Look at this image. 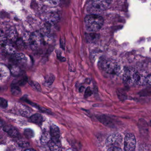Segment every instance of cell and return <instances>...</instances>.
I'll return each instance as SVG.
<instances>
[{
    "instance_id": "cell-1",
    "label": "cell",
    "mask_w": 151,
    "mask_h": 151,
    "mask_svg": "<svg viewBox=\"0 0 151 151\" xmlns=\"http://www.w3.org/2000/svg\"><path fill=\"white\" fill-rule=\"evenodd\" d=\"M86 29L88 32H95L100 30L104 24V19L101 16L89 15L86 16L84 19Z\"/></svg>"
},
{
    "instance_id": "cell-2",
    "label": "cell",
    "mask_w": 151,
    "mask_h": 151,
    "mask_svg": "<svg viewBox=\"0 0 151 151\" xmlns=\"http://www.w3.org/2000/svg\"><path fill=\"white\" fill-rule=\"evenodd\" d=\"M100 68L106 73L110 74H117L119 67L114 61L109 59H103L100 62Z\"/></svg>"
},
{
    "instance_id": "cell-3",
    "label": "cell",
    "mask_w": 151,
    "mask_h": 151,
    "mask_svg": "<svg viewBox=\"0 0 151 151\" xmlns=\"http://www.w3.org/2000/svg\"><path fill=\"white\" fill-rule=\"evenodd\" d=\"M139 73L135 69L132 67L127 68L123 74L124 81L129 85L137 83L139 78Z\"/></svg>"
},
{
    "instance_id": "cell-4",
    "label": "cell",
    "mask_w": 151,
    "mask_h": 151,
    "mask_svg": "<svg viewBox=\"0 0 151 151\" xmlns=\"http://www.w3.org/2000/svg\"><path fill=\"white\" fill-rule=\"evenodd\" d=\"M43 42L42 35L39 32H34L31 35L29 40V43L31 48L37 49L41 47Z\"/></svg>"
},
{
    "instance_id": "cell-5",
    "label": "cell",
    "mask_w": 151,
    "mask_h": 151,
    "mask_svg": "<svg viewBox=\"0 0 151 151\" xmlns=\"http://www.w3.org/2000/svg\"><path fill=\"white\" fill-rule=\"evenodd\" d=\"M136 145V140L134 135L128 134L124 139V150L125 151H134Z\"/></svg>"
},
{
    "instance_id": "cell-6",
    "label": "cell",
    "mask_w": 151,
    "mask_h": 151,
    "mask_svg": "<svg viewBox=\"0 0 151 151\" xmlns=\"http://www.w3.org/2000/svg\"><path fill=\"white\" fill-rule=\"evenodd\" d=\"M123 141L122 136L120 134H114L111 135L107 138V144L111 146L118 147L122 143Z\"/></svg>"
},
{
    "instance_id": "cell-7",
    "label": "cell",
    "mask_w": 151,
    "mask_h": 151,
    "mask_svg": "<svg viewBox=\"0 0 151 151\" xmlns=\"http://www.w3.org/2000/svg\"><path fill=\"white\" fill-rule=\"evenodd\" d=\"M13 60L15 63L18 66L24 67L27 65V58L23 54L18 53L14 54L13 57Z\"/></svg>"
},
{
    "instance_id": "cell-8",
    "label": "cell",
    "mask_w": 151,
    "mask_h": 151,
    "mask_svg": "<svg viewBox=\"0 0 151 151\" xmlns=\"http://www.w3.org/2000/svg\"><path fill=\"white\" fill-rule=\"evenodd\" d=\"M92 3L95 9L102 11L107 9L110 4L108 0H92Z\"/></svg>"
},
{
    "instance_id": "cell-9",
    "label": "cell",
    "mask_w": 151,
    "mask_h": 151,
    "mask_svg": "<svg viewBox=\"0 0 151 151\" xmlns=\"http://www.w3.org/2000/svg\"><path fill=\"white\" fill-rule=\"evenodd\" d=\"M48 146L51 151H61L62 145L60 139H50L48 142Z\"/></svg>"
},
{
    "instance_id": "cell-10",
    "label": "cell",
    "mask_w": 151,
    "mask_h": 151,
    "mask_svg": "<svg viewBox=\"0 0 151 151\" xmlns=\"http://www.w3.org/2000/svg\"><path fill=\"white\" fill-rule=\"evenodd\" d=\"M3 130L8 134L13 137H18L19 135V132L14 127L11 125H6L3 127Z\"/></svg>"
},
{
    "instance_id": "cell-11",
    "label": "cell",
    "mask_w": 151,
    "mask_h": 151,
    "mask_svg": "<svg viewBox=\"0 0 151 151\" xmlns=\"http://www.w3.org/2000/svg\"><path fill=\"white\" fill-rule=\"evenodd\" d=\"M50 135L51 139H60V130L56 125H51L50 127Z\"/></svg>"
},
{
    "instance_id": "cell-12",
    "label": "cell",
    "mask_w": 151,
    "mask_h": 151,
    "mask_svg": "<svg viewBox=\"0 0 151 151\" xmlns=\"http://www.w3.org/2000/svg\"><path fill=\"white\" fill-rule=\"evenodd\" d=\"M31 121L35 124L40 125L43 122V118L41 114H36L32 115L30 118Z\"/></svg>"
},
{
    "instance_id": "cell-13",
    "label": "cell",
    "mask_w": 151,
    "mask_h": 151,
    "mask_svg": "<svg viewBox=\"0 0 151 151\" xmlns=\"http://www.w3.org/2000/svg\"><path fill=\"white\" fill-rule=\"evenodd\" d=\"M9 71L5 65L0 64V79H4L9 75Z\"/></svg>"
},
{
    "instance_id": "cell-14",
    "label": "cell",
    "mask_w": 151,
    "mask_h": 151,
    "mask_svg": "<svg viewBox=\"0 0 151 151\" xmlns=\"http://www.w3.org/2000/svg\"><path fill=\"white\" fill-rule=\"evenodd\" d=\"M11 91L14 96H19L21 94V90L18 85L13 84L11 87Z\"/></svg>"
},
{
    "instance_id": "cell-15",
    "label": "cell",
    "mask_w": 151,
    "mask_h": 151,
    "mask_svg": "<svg viewBox=\"0 0 151 151\" xmlns=\"http://www.w3.org/2000/svg\"><path fill=\"white\" fill-rule=\"evenodd\" d=\"M86 38L87 41L89 42H93L97 40L98 39L99 35L93 33L87 34L86 35Z\"/></svg>"
},
{
    "instance_id": "cell-16",
    "label": "cell",
    "mask_w": 151,
    "mask_h": 151,
    "mask_svg": "<svg viewBox=\"0 0 151 151\" xmlns=\"http://www.w3.org/2000/svg\"><path fill=\"white\" fill-rule=\"evenodd\" d=\"M10 72L14 75H19L22 73V70L20 67L17 65H14L12 66L10 69Z\"/></svg>"
},
{
    "instance_id": "cell-17",
    "label": "cell",
    "mask_w": 151,
    "mask_h": 151,
    "mask_svg": "<svg viewBox=\"0 0 151 151\" xmlns=\"http://www.w3.org/2000/svg\"><path fill=\"white\" fill-rule=\"evenodd\" d=\"M55 80V76L53 74H50L49 75L47 76L45 83L47 86H50L53 83Z\"/></svg>"
},
{
    "instance_id": "cell-18",
    "label": "cell",
    "mask_w": 151,
    "mask_h": 151,
    "mask_svg": "<svg viewBox=\"0 0 151 151\" xmlns=\"http://www.w3.org/2000/svg\"><path fill=\"white\" fill-rule=\"evenodd\" d=\"M58 16L55 15H50L49 17H48L47 19V21L49 23H55L58 21Z\"/></svg>"
},
{
    "instance_id": "cell-19",
    "label": "cell",
    "mask_w": 151,
    "mask_h": 151,
    "mask_svg": "<svg viewBox=\"0 0 151 151\" xmlns=\"http://www.w3.org/2000/svg\"><path fill=\"white\" fill-rule=\"evenodd\" d=\"M8 106V102L6 99L0 97V107L5 108Z\"/></svg>"
},
{
    "instance_id": "cell-20",
    "label": "cell",
    "mask_w": 151,
    "mask_h": 151,
    "mask_svg": "<svg viewBox=\"0 0 151 151\" xmlns=\"http://www.w3.org/2000/svg\"><path fill=\"white\" fill-rule=\"evenodd\" d=\"M92 94V91L91 90L89 87H88L85 90V93H84V96L85 98H87L88 97L90 96Z\"/></svg>"
},
{
    "instance_id": "cell-21",
    "label": "cell",
    "mask_w": 151,
    "mask_h": 151,
    "mask_svg": "<svg viewBox=\"0 0 151 151\" xmlns=\"http://www.w3.org/2000/svg\"><path fill=\"white\" fill-rule=\"evenodd\" d=\"M50 140H49V135L48 134H43V135H42V137L41 138V142H42L45 143L47 142H48Z\"/></svg>"
},
{
    "instance_id": "cell-22",
    "label": "cell",
    "mask_w": 151,
    "mask_h": 151,
    "mask_svg": "<svg viewBox=\"0 0 151 151\" xmlns=\"http://www.w3.org/2000/svg\"><path fill=\"white\" fill-rule=\"evenodd\" d=\"M27 78L25 76V77H23V78H21L19 81L18 83L19 85L21 86H23V85H25L26 83L27 82Z\"/></svg>"
},
{
    "instance_id": "cell-23",
    "label": "cell",
    "mask_w": 151,
    "mask_h": 151,
    "mask_svg": "<svg viewBox=\"0 0 151 151\" xmlns=\"http://www.w3.org/2000/svg\"><path fill=\"white\" fill-rule=\"evenodd\" d=\"M6 50L12 54H15L16 53V50H15V48L11 46H7Z\"/></svg>"
},
{
    "instance_id": "cell-24",
    "label": "cell",
    "mask_w": 151,
    "mask_h": 151,
    "mask_svg": "<svg viewBox=\"0 0 151 151\" xmlns=\"http://www.w3.org/2000/svg\"><path fill=\"white\" fill-rule=\"evenodd\" d=\"M107 151H122V150L119 147L113 146L110 148Z\"/></svg>"
},
{
    "instance_id": "cell-25",
    "label": "cell",
    "mask_w": 151,
    "mask_h": 151,
    "mask_svg": "<svg viewBox=\"0 0 151 151\" xmlns=\"http://www.w3.org/2000/svg\"><path fill=\"white\" fill-rule=\"evenodd\" d=\"M145 83L151 86V74L149 75L145 78Z\"/></svg>"
},
{
    "instance_id": "cell-26",
    "label": "cell",
    "mask_w": 151,
    "mask_h": 151,
    "mask_svg": "<svg viewBox=\"0 0 151 151\" xmlns=\"http://www.w3.org/2000/svg\"><path fill=\"white\" fill-rule=\"evenodd\" d=\"M32 86H34L35 88L38 91H40L41 90V88L40 87V85H39V83H37L36 82H33L32 83Z\"/></svg>"
},
{
    "instance_id": "cell-27",
    "label": "cell",
    "mask_w": 151,
    "mask_h": 151,
    "mask_svg": "<svg viewBox=\"0 0 151 151\" xmlns=\"http://www.w3.org/2000/svg\"><path fill=\"white\" fill-rule=\"evenodd\" d=\"M58 58L59 60H60L61 62H64V61H65V59L64 57H63L61 56L58 55Z\"/></svg>"
},
{
    "instance_id": "cell-28",
    "label": "cell",
    "mask_w": 151,
    "mask_h": 151,
    "mask_svg": "<svg viewBox=\"0 0 151 151\" xmlns=\"http://www.w3.org/2000/svg\"><path fill=\"white\" fill-rule=\"evenodd\" d=\"M83 89H84V87H81L80 89H79V91H80V92H82V91H83Z\"/></svg>"
},
{
    "instance_id": "cell-29",
    "label": "cell",
    "mask_w": 151,
    "mask_h": 151,
    "mask_svg": "<svg viewBox=\"0 0 151 151\" xmlns=\"http://www.w3.org/2000/svg\"><path fill=\"white\" fill-rule=\"evenodd\" d=\"M3 124V123L2 121L0 119V127H2Z\"/></svg>"
},
{
    "instance_id": "cell-30",
    "label": "cell",
    "mask_w": 151,
    "mask_h": 151,
    "mask_svg": "<svg viewBox=\"0 0 151 151\" xmlns=\"http://www.w3.org/2000/svg\"><path fill=\"white\" fill-rule=\"evenodd\" d=\"M25 151H36L35 150H32V149H29V150H27Z\"/></svg>"
},
{
    "instance_id": "cell-31",
    "label": "cell",
    "mask_w": 151,
    "mask_h": 151,
    "mask_svg": "<svg viewBox=\"0 0 151 151\" xmlns=\"http://www.w3.org/2000/svg\"><path fill=\"white\" fill-rule=\"evenodd\" d=\"M150 124H151V121H150Z\"/></svg>"
}]
</instances>
